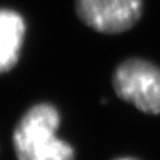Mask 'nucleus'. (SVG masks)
Segmentation results:
<instances>
[{
  "instance_id": "obj_1",
  "label": "nucleus",
  "mask_w": 160,
  "mask_h": 160,
  "mask_svg": "<svg viewBox=\"0 0 160 160\" xmlns=\"http://www.w3.org/2000/svg\"><path fill=\"white\" fill-rule=\"evenodd\" d=\"M59 114L51 104H36L26 112L13 133L18 160H74V149L56 135Z\"/></svg>"
},
{
  "instance_id": "obj_2",
  "label": "nucleus",
  "mask_w": 160,
  "mask_h": 160,
  "mask_svg": "<svg viewBox=\"0 0 160 160\" xmlns=\"http://www.w3.org/2000/svg\"><path fill=\"white\" fill-rule=\"evenodd\" d=\"M118 96L147 114H160V69L143 59H128L115 70Z\"/></svg>"
},
{
  "instance_id": "obj_3",
  "label": "nucleus",
  "mask_w": 160,
  "mask_h": 160,
  "mask_svg": "<svg viewBox=\"0 0 160 160\" xmlns=\"http://www.w3.org/2000/svg\"><path fill=\"white\" fill-rule=\"evenodd\" d=\"M76 12L83 23L97 32L120 33L140 19L142 0H76Z\"/></svg>"
},
{
  "instance_id": "obj_4",
  "label": "nucleus",
  "mask_w": 160,
  "mask_h": 160,
  "mask_svg": "<svg viewBox=\"0 0 160 160\" xmlns=\"http://www.w3.org/2000/svg\"><path fill=\"white\" fill-rule=\"evenodd\" d=\"M25 34L23 17L6 8H0V74L11 70L17 63Z\"/></svg>"
},
{
  "instance_id": "obj_5",
  "label": "nucleus",
  "mask_w": 160,
  "mask_h": 160,
  "mask_svg": "<svg viewBox=\"0 0 160 160\" xmlns=\"http://www.w3.org/2000/svg\"><path fill=\"white\" fill-rule=\"evenodd\" d=\"M118 160H134V159H131V158H122V159H118Z\"/></svg>"
}]
</instances>
